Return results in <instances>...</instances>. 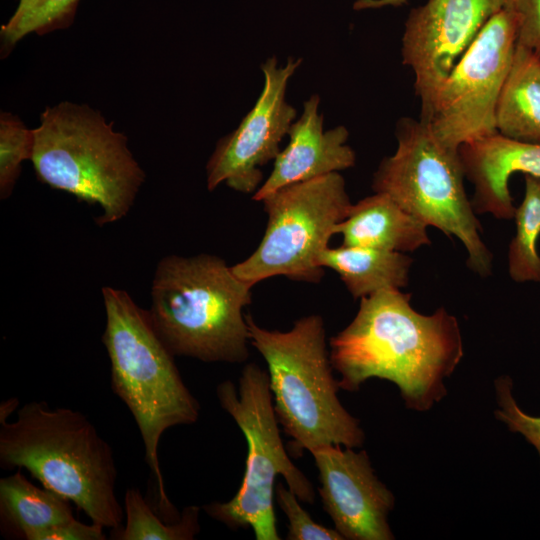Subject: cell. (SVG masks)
Segmentation results:
<instances>
[{
    "label": "cell",
    "mask_w": 540,
    "mask_h": 540,
    "mask_svg": "<svg viewBox=\"0 0 540 540\" xmlns=\"http://www.w3.org/2000/svg\"><path fill=\"white\" fill-rule=\"evenodd\" d=\"M397 288L360 299L354 319L329 339L339 386L357 391L370 378L394 383L409 409L426 411L447 393L444 379L463 357L458 321L445 309L417 312Z\"/></svg>",
    "instance_id": "cell-1"
},
{
    "label": "cell",
    "mask_w": 540,
    "mask_h": 540,
    "mask_svg": "<svg viewBox=\"0 0 540 540\" xmlns=\"http://www.w3.org/2000/svg\"><path fill=\"white\" fill-rule=\"evenodd\" d=\"M0 466L26 469L95 524L122 525L112 448L79 411L34 400L19 407L12 422L0 419Z\"/></svg>",
    "instance_id": "cell-2"
},
{
    "label": "cell",
    "mask_w": 540,
    "mask_h": 540,
    "mask_svg": "<svg viewBox=\"0 0 540 540\" xmlns=\"http://www.w3.org/2000/svg\"><path fill=\"white\" fill-rule=\"evenodd\" d=\"M102 295L106 313L102 342L110 360L111 388L139 429L160 515L177 520L180 516L168 498L160 468L159 442L167 429L197 422L200 405L185 385L174 355L155 332L148 311L124 290L107 286Z\"/></svg>",
    "instance_id": "cell-3"
},
{
    "label": "cell",
    "mask_w": 540,
    "mask_h": 540,
    "mask_svg": "<svg viewBox=\"0 0 540 540\" xmlns=\"http://www.w3.org/2000/svg\"><path fill=\"white\" fill-rule=\"evenodd\" d=\"M252 288L218 256L169 255L157 265L147 311L174 356L243 363L251 345L243 310Z\"/></svg>",
    "instance_id": "cell-4"
},
{
    "label": "cell",
    "mask_w": 540,
    "mask_h": 540,
    "mask_svg": "<svg viewBox=\"0 0 540 540\" xmlns=\"http://www.w3.org/2000/svg\"><path fill=\"white\" fill-rule=\"evenodd\" d=\"M250 344L267 364L276 417L300 456L328 445L356 448L365 435L341 404L321 316L296 320L288 331L260 327L246 314Z\"/></svg>",
    "instance_id": "cell-5"
},
{
    "label": "cell",
    "mask_w": 540,
    "mask_h": 540,
    "mask_svg": "<svg viewBox=\"0 0 540 540\" xmlns=\"http://www.w3.org/2000/svg\"><path fill=\"white\" fill-rule=\"evenodd\" d=\"M40 120L31 159L38 179L98 204L100 226L123 218L145 178L126 137L86 105L62 102L46 108Z\"/></svg>",
    "instance_id": "cell-6"
},
{
    "label": "cell",
    "mask_w": 540,
    "mask_h": 540,
    "mask_svg": "<svg viewBox=\"0 0 540 540\" xmlns=\"http://www.w3.org/2000/svg\"><path fill=\"white\" fill-rule=\"evenodd\" d=\"M397 148L373 176L375 192L389 195L413 217L458 238L468 267L481 277L492 271V254L469 200L459 151L443 146L421 120L404 117L396 126Z\"/></svg>",
    "instance_id": "cell-7"
},
{
    "label": "cell",
    "mask_w": 540,
    "mask_h": 540,
    "mask_svg": "<svg viewBox=\"0 0 540 540\" xmlns=\"http://www.w3.org/2000/svg\"><path fill=\"white\" fill-rule=\"evenodd\" d=\"M218 402L236 422L247 442L245 473L237 493L227 502L203 506L213 519L230 529L251 528L256 540H280L273 507L275 480L285 479L299 500L313 504L310 480L288 456L274 410L268 372L245 365L238 386L226 380L216 388Z\"/></svg>",
    "instance_id": "cell-8"
},
{
    "label": "cell",
    "mask_w": 540,
    "mask_h": 540,
    "mask_svg": "<svg viewBox=\"0 0 540 540\" xmlns=\"http://www.w3.org/2000/svg\"><path fill=\"white\" fill-rule=\"evenodd\" d=\"M263 202L267 225L255 251L231 269L254 286L274 276L318 283L321 254L347 217L352 202L339 172L282 187Z\"/></svg>",
    "instance_id": "cell-9"
},
{
    "label": "cell",
    "mask_w": 540,
    "mask_h": 540,
    "mask_svg": "<svg viewBox=\"0 0 540 540\" xmlns=\"http://www.w3.org/2000/svg\"><path fill=\"white\" fill-rule=\"evenodd\" d=\"M516 44V18L504 7L482 28L421 113L420 120L443 146L459 151L464 144L497 133L496 104Z\"/></svg>",
    "instance_id": "cell-10"
},
{
    "label": "cell",
    "mask_w": 540,
    "mask_h": 540,
    "mask_svg": "<svg viewBox=\"0 0 540 540\" xmlns=\"http://www.w3.org/2000/svg\"><path fill=\"white\" fill-rule=\"evenodd\" d=\"M300 63V59L289 58L285 66H279L271 57L262 64L264 86L255 105L239 126L218 142L207 163L208 190L221 183L246 194L259 189L261 167L276 158L296 116L285 96Z\"/></svg>",
    "instance_id": "cell-11"
},
{
    "label": "cell",
    "mask_w": 540,
    "mask_h": 540,
    "mask_svg": "<svg viewBox=\"0 0 540 540\" xmlns=\"http://www.w3.org/2000/svg\"><path fill=\"white\" fill-rule=\"evenodd\" d=\"M506 0H427L410 11L402 37L403 64L414 74L421 113L449 73Z\"/></svg>",
    "instance_id": "cell-12"
},
{
    "label": "cell",
    "mask_w": 540,
    "mask_h": 540,
    "mask_svg": "<svg viewBox=\"0 0 540 540\" xmlns=\"http://www.w3.org/2000/svg\"><path fill=\"white\" fill-rule=\"evenodd\" d=\"M311 454L323 508L343 539H394L388 523L394 495L374 473L367 452L328 445Z\"/></svg>",
    "instance_id": "cell-13"
},
{
    "label": "cell",
    "mask_w": 540,
    "mask_h": 540,
    "mask_svg": "<svg viewBox=\"0 0 540 540\" xmlns=\"http://www.w3.org/2000/svg\"><path fill=\"white\" fill-rule=\"evenodd\" d=\"M319 103L318 95L304 102L301 117L289 129L288 144L274 159L271 174L253 194V200L262 201L282 187L354 166L355 152L346 143L348 130L337 126L324 131Z\"/></svg>",
    "instance_id": "cell-14"
},
{
    "label": "cell",
    "mask_w": 540,
    "mask_h": 540,
    "mask_svg": "<svg viewBox=\"0 0 540 540\" xmlns=\"http://www.w3.org/2000/svg\"><path fill=\"white\" fill-rule=\"evenodd\" d=\"M459 155L465 177L474 185L476 214L509 220L515 209L508 181L515 172L540 177V144L524 143L499 133L462 145Z\"/></svg>",
    "instance_id": "cell-15"
},
{
    "label": "cell",
    "mask_w": 540,
    "mask_h": 540,
    "mask_svg": "<svg viewBox=\"0 0 540 540\" xmlns=\"http://www.w3.org/2000/svg\"><path fill=\"white\" fill-rule=\"evenodd\" d=\"M427 227L389 195L375 192L352 204L336 234L342 235L344 246L405 253L430 244Z\"/></svg>",
    "instance_id": "cell-16"
},
{
    "label": "cell",
    "mask_w": 540,
    "mask_h": 540,
    "mask_svg": "<svg viewBox=\"0 0 540 540\" xmlns=\"http://www.w3.org/2000/svg\"><path fill=\"white\" fill-rule=\"evenodd\" d=\"M495 126L506 138L540 144V57L518 44L496 104Z\"/></svg>",
    "instance_id": "cell-17"
},
{
    "label": "cell",
    "mask_w": 540,
    "mask_h": 540,
    "mask_svg": "<svg viewBox=\"0 0 540 540\" xmlns=\"http://www.w3.org/2000/svg\"><path fill=\"white\" fill-rule=\"evenodd\" d=\"M412 258L403 252L360 246L328 247L320 256L321 267L335 271L355 298L368 297L388 288H404Z\"/></svg>",
    "instance_id": "cell-18"
},
{
    "label": "cell",
    "mask_w": 540,
    "mask_h": 540,
    "mask_svg": "<svg viewBox=\"0 0 540 540\" xmlns=\"http://www.w3.org/2000/svg\"><path fill=\"white\" fill-rule=\"evenodd\" d=\"M0 516L5 528L23 539L74 519L70 501L31 483L20 470L0 479Z\"/></svg>",
    "instance_id": "cell-19"
},
{
    "label": "cell",
    "mask_w": 540,
    "mask_h": 540,
    "mask_svg": "<svg viewBox=\"0 0 540 540\" xmlns=\"http://www.w3.org/2000/svg\"><path fill=\"white\" fill-rule=\"evenodd\" d=\"M200 508L183 509L173 523H164L136 488H128L124 497L125 525L112 530L116 540H191L199 533Z\"/></svg>",
    "instance_id": "cell-20"
},
{
    "label": "cell",
    "mask_w": 540,
    "mask_h": 540,
    "mask_svg": "<svg viewBox=\"0 0 540 540\" xmlns=\"http://www.w3.org/2000/svg\"><path fill=\"white\" fill-rule=\"evenodd\" d=\"M516 234L508 251V271L515 282H540V177L525 174V194L515 209Z\"/></svg>",
    "instance_id": "cell-21"
},
{
    "label": "cell",
    "mask_w": 540,
    "mask_h": 540,
    "mask_svg": "<svg viewBox=\"0 0 540 540\" xmlns=\"http://www.w3.org/2000/svg\"><path fill=\"white\" fill-rule=\"evenodd\" d=\"M79 0H18V6L1 27V52L6 56L25 35L46 34L67 28L74 20Z\"/></svg>",
    "instance_id": "cell-22"
},
{
    "label": "cell",
    "mask_w": 540,
    "mask_h": 540,
    "mask_svg": "<svg viewBox=\"0 0 540 540\" xmlns=\"http://www.w3.org/2000/svg\"><path fill=\"white\" fill-rule=\"evenodd\" d=\"M34 132L15 115L0 117V198L7 199L20 175L21 163L32 159Z\"/></svg>",
    "instance_id": "cell-23"
},
{
    "label": "cell",
    "mask_w": 540,
    "mask_h": 540,
    "mask_svg": "<svg viewBox=\"0 0 540 540\" xmlns=\"http://www.w3.org/2000/svg\"><path fill=\"white\" fill-rule=\"evenodd\" d=\"M276 501L288 519V540H343L337 530L316 523L299 504L298 497L288 487L278 482Z\"/></svg>",
    "instance_id": "cell-24"
},
{
    "label": "cell",
    "mask_w": 540,
    "mask_h": 540,
    "mask_svg": "<svg viewBox=\"0 0 540 540\" xmlns=\"http://www.w3.org/2000/svg\"><path fill=\"white\" fill-rule=\"evenodd\" d=\"M496 397L499 408L495 417L507 425L509 430L520 433L526 441L535 447L540 457V416L525 413L516 403L509 376H500L495 381Z\"/></svg>",
    "instance_id": "cell-25"
},
{
    "label": "cell",
    "mask_w": 540,
    "mask_h": 540,
    "mask_svg": "<svg viewBox=\"0 0 540 540\" xmlns=\"http://www.w3.org/2000/svg\"><path fill=\"white\" fill-rule=\"evenodd\" d=\"M517 22V44L540 57V0H506Z\"/></svg>",
    "instance_id": "cell-26"
},
{
    "label": "cell",
    "mask_w": 540,
    "mask_h": 540,
    "mask_svg": "<svg viewBox=\"0 0 540 540\" xmlns=\"http://www.w3.org/2000/svg\"><path fill=\"white\" fill-rule=\"evenodd\" d=\"M104 527L75 518L32 533L27 540H105Z\"/></svg>",
    "instance_id": "cell-27"
},
{
    "label": "cell",
    "mask_w": 540,
    "mask_h": 540,
    "mask_svg": "<svg viewBox=\"0 0 540 540\" xmlns=\"http://www.w3.org/2000/svg\"><path fill=\"white\" fill-rule=\"evenodd\" d=\"M408 0H358L354 4V8L357 10L362 9H374L385 6H401L407 3Z\"/></svg>",
    "instance_id": "cell-28"
},
{
    "label": "cell",
    "mask_w": 540,
    "mask_h": 540,
    "mask_svg": "<svg viewBox=\"0 0 540 540\" xmlns=\"http://www.w3.org/2000/svg\"><path fill=\"white\" fill-rule=\"evenodd\" d=\"M19 401L16 398H11L3 402L0 406V419H8L11 412L18 407Z\"/></svg>",
    "instance_id": "cell-29"
}]
</instances>
